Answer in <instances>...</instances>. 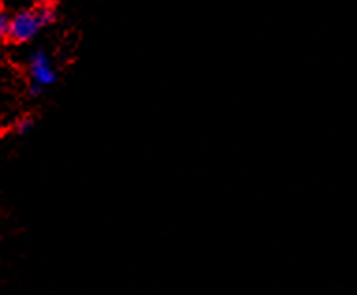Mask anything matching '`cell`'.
<instances>
[{"instance_id":"cell-1","label":"cell","mask_w":357,"mask_h":295,"mask_svg":"<svg viewBox=\"0 0 357 295\" xmlns=\"http://www.w3.org/2000/svg\"><path fill=\"white\" fill-rule=\"evenodd\" d=\"M54 17V10L49 6L47 2L38 4L34 8L23 10V12L15 13V17L10 19V29L8 35L13 42H29L32 40L41 26L51 23Z\"/></svg>"},{"instance_id":"cell-2","label":"cell","mask_w":357,"mask_h":295,"mask_svg":"<svg viewBox=\"0 0 357 295\" xmlns=\"http://www.w3.org/2000/svg\"><path fill=\"white\" fill-rule=\"evenodd\" d=\"M30 71H32L36 90L40 88V86H47V84L54 83V79H56L53 67L49 64V58L43 53H36L30 58Z\"/></svg>"},{"instance_id":"cell-3","label":"cell","mask_w":357,"mask_h":295,"mask_svg":"<svg viewBox=\"0 0 357 295\" xmlns=\"http://www.w3.org/2000/svg\"><path fill=\"white\" fill-rule=\"evenodd\" d=\"M8 29H10V17H8L6 12L0 6V38L8 35Z\"/></svg>"}]
</instances>
